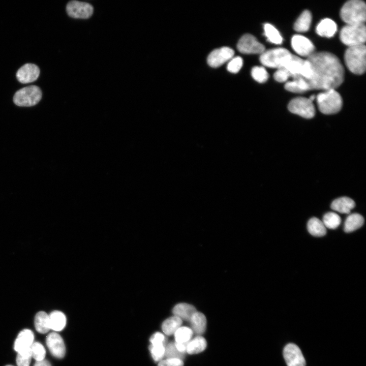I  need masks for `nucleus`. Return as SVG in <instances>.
Masks as SVG:
<instances>
[{"label":"nucleus","mask_w":366,"mask_h":366,"mask_svg":"<svg viewBox=\"0 0 366 366\" xmlns=\"http://www.w3.org/2000/svg\"><path fill=\"white\" fill-rule=\"evenodd\" d=\"M42 92L36 85H30L19 89L13 97L17 106L29 107L36 105L41 100Z\"/></svg>","instance_id":"obj_7"},{"label":"nucleus","mask_w":366,"mask_h":366,"mask_svg":"<svg viewBox=\"0 0 366 366\" xmlns=\"http://www.w3.org/2000/svg\"><path fill=\"white\" fill-rule=\"evenodd\" d=\"M251 75L252 77L259 83H264L268 78V73L263 67H253L251 70Z\"/></svg>","instance_id":"obj_32"},{"label":"nucleus","mask_w":366,"mask_h":366,"mask_svg":"<svg viewBox=\"0 0 366 366\" xmlns=\"http://www.w3.org/2000/svg\"><path fill=\"white\" fill-rule=\"evenodd\" d=\"M206 346L205 339L199 336L189 341L187 345L186 352L189 354H197L203 351Z\"/></svg>","instance_id":"obj_26"},{"label":"nucleus","mask_w":366,"mask_h":366,"mask_svg":"<svg viewBox=\"0 0 366 366\" xmlns=\"http://www.w3.org/2000/svg\"><path fill=\"white\" fill-rule=\"evenodd\" d=\"M66 11L71 17L87 19L92 15L94 8L89 3L72 1L67 4Z\"/></svg>","instance_id":"obj_10"},{"label":"nucleus","mask_w":366,"mask_h":366,"mask_svg":"<svg viewBox=\"0 0 366 366\" xmlns=\"http://www.w3.org/2000/svg\"><path fill=\"white\" fill-rule=\"evenodd\" d=\"M264 35L267 40L273 44H281L283 42V38L279 31L272 25L269 23L264 24Z\"/></svg>","instance_id":"obj_28"},{"label":"nucleus","mask_w":366,"mask_h":366,"mask_svg":"<svg viewBox=\"0 0 366 366\" xmlns=\"http://www.w3.org/2000/svg\"><path fill=\"white\" fill-rule=\"evenodd\" d=\"M233 50L228 47H223L213 50L207 57L208 64L212 68H217L233 57Z\"/></svg>","instance_id":"obj_12"},{"label":"nucleus","mask_w":366,"mask_h":366,"mask_svg":"<svg viewBox=\"0 0 366 366\" xmlns=\"http://www.w3.org/2000/svg\"><path fill=\"white\" fill-rule=\"evenodd\" d=\"M40 75L39 67L33 64H26L16 73L17 80L22 83H28L36 80Z\"/></svg>","instance_id":"obj_15"},{"label":"nucleus","mask_w":366,"mask_h":366,"mask_svg":"<svg viewBox=\"0 0 366 366\" xmlns=\"http://www.w3.org/2000/svg\"><path fill=\"white\" fill-rule=\"evenodd\" d=\"M46 343L51 354L55 357L62 358L66 352V348L62 337L56 332H51L46 339Z\"/></svg>","instance_id":"obj_14"},{"label":"nucleus","mask_w":366,"mask_h":366,"mask_svg":"<svg viewBox=\"0 0 366 366\" xmlns=\"http://www.w3.org/2000/svg\"><path fill=\"white\" fill-rule=\"evenodd\" d=\"M196 312H197L196 308L193 305L187 303H178L174 306L172 310V312L175 316L181 320L189 321Z\"/></svg>","instance_id":"obj_19"},{"label":"nucleus","mask_w":366,"mask_h":366,"mask_svg":"<svg viewBox=\"0 0 366 366\" xmlns=\"http://www.w3.org/2000/svg\"><path fill=\"white\" fill-rule=\"evenodd\" d=\"M288 108L291 113L306 118H311L315 114V109L312 101L305 97H297L292 99L288 104Z\"/></svg>","instance_id":"obj_8"},{"label":"nucleus","mask_w":366,"mask_h":366,"mask_svg":"<svg viewBox=\"0 0 366 366\" xmlns=\"http://www.w3.org/2000/svg\"><path fill=\"white\" fill-rule=\"evenodd\" d=\"M307 229L309 232L314 236L321 237L326 234V228L322 221L315 217L309 220Z\"/></svg>","instance_id":"obj_24"},{"label":"nucleus","mask_w":366,"mask_h":366,"mask_svg":"<svg viewBox=\"0 0 366 366\" xmlns=\"http://www.w3.org/2000/svg\"><path fill=\"white\" fill-rule=\"evenodd\" d=\"M189 342L186 343H174L175 346L177 350L181 352L185 353L187 350V345Z\"/></svg>","instance_id":"obj_40"},{"label":"nucleus","mask_w":366,"mask_h":366,"mask_svg":"<svg viewBox=\"0 0 366 366\" xmlns=\"http://www.w3.org/2000/svg\"><path fill=\"white\" fill-rule=\"evenodd\" d=\"M309 99L311 101H313L315 99V96L314 95H312Z\"/></svg>","instance_id":"obj_42"},{"label":"nucleus","mask_w":366,"mask_h":366,"mask_svg":"<svg viewBox=\"0 0 366 366\" xmlns=\"http://www.w3.org/2000/svg\"><path fill=\"white\" fill-rule=\"evenodd\" d=\"M340 39L349 47L364 44L366 40L364 24L346 25L340 31Z\"/></svg>","instance_id":"obj_5"},{"label":"nucleus","mask_w":366,"mask_h":366,"mask_svg":"<svg viewBox=\"0 0 366 366\" xmlns=\"http://www.w3.org/2000/svg\"><path fill=\"white\" fill-rule=\"evenodd\" d=\"M34 366H51L50 362L46 359L40 361H36Z\"/></svg>","instance_id":"obj_41"},{"label":"nucleus","mask_w":366,"mask_h":366,"mask_svg":"<svg viewBox=\"0 0 366 366\" xmlns=\"http://www.w3.org/2000/svg\"><path fill=\"white\" fill-rule=\"evenodd\" d=\"M185 353L179 352L175 347L174 343H170L165 346L164 356L166 359L177 358L182 359Z\"/></svg>","instance_id":"obj_34"},{"label":"nucleus","mask_w":366,"mask_h":366,"mask_svg":"<svg viewBox=\"0 0 366 366\" xmlns=\"http://www.w3.org/2000/svg\"><path fill=\"white\" fill-rule=\"evenodd\" d=\"M32 358L30 348L17 353L16 364L17 366H29Z\"/></svg>","instance_id":"obj_33"},{"label":"nucleus","mask_w":366,"mask_h":366,"mask_svg":"<svg viewBox=\"0 0 366 366\" xmlns=\"http://www.w3.org/2000/svg\"><path fill=\"white\" fill-rule=\"evenodd\" d=\"M237 48L244 54H261L265 51V47L251 34H245L239 39Z\"/></svg>","instance_id":"obj_9"},{"label":"nucleus","mask_w":366,"mask_h":366,"mask_svg":"<svg viewBox=\"0 0 366 366\" xmlns=\"http://www.w3.org/2000/svg\"><path fill=\"white\" fill-rule=\"evenodd\" d=\"M182 320L176 316L169 317L166 319L162 324V328L163 332L168 336L174 334L180 327Z\"/></svg>","instance_id":"obj_27"},{"label":"nucleus","mask_w":366,"mask_h":366,"mask_svg":"<svg viewBox=\"0 0 366 366\" xmlns=\"http://www.w3.org/2000/svg\"><path fill=\"white\" fill-rule=\"evenodd\" d=\"M316 99L320 111L325 114L336 113L342 107V97L334 89L326 90L319 94Z\"/></svg>","instance_id":"obj_4"},{"label":"nucleus","mask_w":366,"mask_h":366,"mask_svg":"<svg viewBox=\"0 0 366 366\" xmlns=\"http://www.w3.org/2000/svg\"><path fill=\"white\" fill-rule=\"evenodd\" d=\"M34 334L33 332L28 329H24L18 334L14 344V350L17 352H20L30 348L34 342Z\"/></svg>","instance_id":"obj_16"},{"label":"nucleus","mask_w":366,"mask_h":366,"mask_svg":"<svg viewBox=\"0 0 366 366\" xmlns=\"http://www.w3.org/2000/svg\"><path fill=\"white\" fill-rule=\"evenodd\" d=\"M290 77L288 72L284 68L278 69L273 74L275 80L279 82H286Z\"/></svg>","instance_id":"obj_37"},{"label":"nucleus","mask_w":366,"mask_h":366,"mask_svg":"<svg viewBox=\"0 0 366 366\" xmlns=\"http://www.w3.org/2000/svg\"><path fill=\"white\" fill-rule=\"evenodd\" d=\"M165 346L163 344L151 345L149 347L150 351L154 360L159 361L164 356Z\"/></svg>","instance_id":"obj_35"},{"label":"nucleus","mask_w":366,"mask_h":366,"mask_svg":"<svg viewBox=\"0 0 366 366\" xmlns=\"http://www.w3.org/2000/svg\"><path fill=\"white\" fill-rule=\"evenodd\" d=\"M175 342L186 343L190 341L193 335V331L187 327H179L174 333Z\"/></svg>","instance_id":"obj_30"},{"label":"nucleus","mask_w":366,"mask_h":366,"mask_svg":"<svg viewBox=\"0 0 366 366\" xmlns=\"http://www.w3.org/2000/svg\"><path fill=\"white\" fill-rule=\"evenodd\" d=\"M340 16L347 24H364L366 19L365 3L360 0L347 2L341 9Z\"/></svg>","instance_id":"obj_2"},{"label":"nucleus","mask_w":366,"mask_h":366,"mask_svg":"<svg viewBox=\"0 0 366 366\" xmlns=\"http://www.w3.org/2000/svg\"><path fill=\"white\" fill-rule=\"evenodd\" d=\"M182 360L177 358L166 359L161 361L158 366H183Z\"/></svg>","instance_id":"obj_38"},{"label":"nucleus","mask_w":366,"mask_h":366,"mask_svg":"<svg viewBox=\"0 0 366 366\" xmlns=\"http://www.w3.org/2000/svg\"><path fill=\"white\" fill-rule=\"evenodd\" d=\"M50 329L59 331L63 330L66 324V317L65 314L59 311H54L49 315Z\"/></svg>","instance_id":"obj_21"},{"label":"nucleus","mask_w":366,"mask_h":366,"mask_svg":"<svg viewBox=\"0 0 366 366\" xmlns=\"http://www.w3.org/2000/svg\"><path fill=\"white\" fill-rule=\"evenodd\" d=\"M32 357L36 361H40L45 359L46 350L42 344L35 342L30 347Z\"/></svg>","instance_id":"obj_31"},{"label":"nucleus","mask_w":366,"mask_h":366,"mask_svg":"<svg viewBox=\"0 0 366 366\" xmlns=\"http://www.w3.org/2000/svg\"><path fill=\"white\" fill-rule=\"evenodd\" d=\"M151 345L163 344L165 345L166 339L165 336L160 332L154 333L150 339Z\"/></svg>","instance_id":"obj_39"},{"label":"nucleus","mask_w":366,"mask_h":366,"mask_svg":"<svg viewBox=\"0 0 366 366\" xmlns=\"http://www.w3.org/2000/svg\"><path fill=\"white\" fill-rule=\"evenodd\" d=\"M291 43L295 52L302 56H309L314 52L315 49L313 43L300 35H294L292 37Z\"/></svg>","instance_id":"obj_13"},{"label":"nucleus","mask_w":366,"mask_h":366,"mask_svg":"<svg viewBox=\"0 0 366 366\" xmlns=\"http://www.w3.org/2000/svg\"><path fill=\"white\" fill-rule=\"evenodd\" d=\"M364 218L360 214L354 213L349 215L345 220L344 230L349 233L360 228L364 224Z\"/></svg>","instance_id":"obj_20"},{"label":"nucleus","mask_w":366,"mask_h":366,"mask_svg":"<svg viewBox=\"0 0 366 366\" xmlns=\"http://www.w3.org/2000/svg\"><path fill=\"white\" fill-rule=\"evenodd\" d=\"M312 21V14L309 10H304L300 14L294 24V29L297 32H307Z\"/></svg>","instance_id":"obj_25"},{"label":"nucleus","mask_w":366,"mask_h":366,"mask_svg":"<svg viewBox=\"0 0 366 366\" xmlns=\"http://www.w3.org/2000/svg\"><path fill=\"white\" fill-rule=\"evenodd\" d=\"M6 366H14V365H6Z\"/></svg>","instance_id":"obj_43"},{"label":"nucleus","mask_w":366,"mask_h":366,"mask_svg":"<svg viewBox=\"0 0 366 366\" xmlns=\"http://www.w3.org/2000/svg\"><path fill=\"white\" fill-rule=\"evenodd\" d=\"M242 64V59L239 56H237L230 60L228 64L227 69L231 73H236L240 70Z\"/></svg>","instance_id":"obj_36"},{"label":"nucleus","mask_w":366,"mask_h":366,"mask_svg":"<svg viewBox=\"0 0 366 366\" xmlns=\"http://www.w3.org/2000/svg\"><path fill=\"white\" fill-rule=\"evenodd\" d=\"M366 48L364 44L349 47L344 55V60L348 69L357 75L363 74L366 68Z\"/></svg>","instance_id":"obj_3"},{"label":"nucleus","mask_w":366,"mask_h":366,"mask_svg":"<svg viewBox=\"0 0 366 366\" xmlns=\"http://www.w3.org/2000/svg\"><path fill=\"white\" fill-rule=\"evenodd\" d=\"M34 323L36 329L40 333H46L50 329L49 315L45 312L40 311L36 314Z\"/></svg>","instance_id":"obj_23"},{"label":"nucleus","mask_w":366,"mask_h":366,"mask_svg":"<svg viewBox=\"0 0 366 366\" xmlns=\"http://www.w3.org/2000/svg\"><path fill=\"white\" fill-rule=\"evenodd\" d=\"M292 54L286 48H277L263 52L260 61L264 66L279 69L290 58Z\"/></svg>","instance_id":"obj_6"},{"label":"nucleus","mask_w":366,"mask_h":366,"mask_svg":"<svg viewBox=\"0 0 366 366\" xmlns=\"http://www.w3.org/2000/svg\"><path fill=\"white\" fill-rule=\"evenodd\" d=\"M283 356L287 366H306V360L300 348L289 343L284 348Z\"/></svg>","instance_id":"obj_11"},{"label":"nucleus","mask_w":366,"mask_h":366,"mask_svg":"<svg viewBox=\"0 0 366 366\" xmlns=\"http://www.w3.org/2000/svg\"><path fill=\"white\" fill-rule=\"evenodd\" d=\"M337 30V26L334 21L329 18L322 20L317 25L316 33L321 36L327 38L332 37Z\"/></svg>","instance_id":"obj_17"},{"label":"nucleus","mask_w":366,"mask_h":366,"mask_svg":"<svg viewBox=\"0 0 366 366\" xmlns=\"http://www.w3.org/2000/svg\"><path fill=\"white\" fill-rule=\"evenodd\" d=\"M322 222L326 228L334 229L340 225L341 219L337 214L328 212L324 215Z\"/></svg>","instance_id":"obj_29"},{"label":"nucleus","mask_w":366,"mask_h":366,"mask_svg":"<svg viewBox=\"0 0 366 366\" xmlns=\"http://www.w3.org/2000/svg\"><path fill=\"white\" fill-rule=\"evenodd\" d=\"M190 321L192 329L195 333L200 335L204 332L206 326V319L203 314L196 312Z\"/></svg>","instance_id":"obj_22"},{"label":"nucleus","mask_w":366,"mask_h":366,"mask_svg":"<svg viewBox=\"0 0 366 366\" xmlns=\"http://www.w3.org/2000/svg\"><path fill=\"white\" fill-rule=\"evenodd\" d=\"M355 206V202L347 197H341L334 200L331 204V208L341 214H348Z\"/></svg>","instance_id":"obj_18"},{"label":"nucleus","mask_w":366,"mask_h":366,"mask_svg":"<svg viewBox=\"0 0 366 366\" xmlns=\"http://www.w3.org/2000/svg\"><path fill=\"white\" fill-rule=\"evenodd\" d=\"M307 60L312 70L310 78H302L308 90L335 89L343 83L344 68L334 54L326 51L314 52L307 57Z\"/></svg>","instance_id":"obj_1"}]
</instances>
